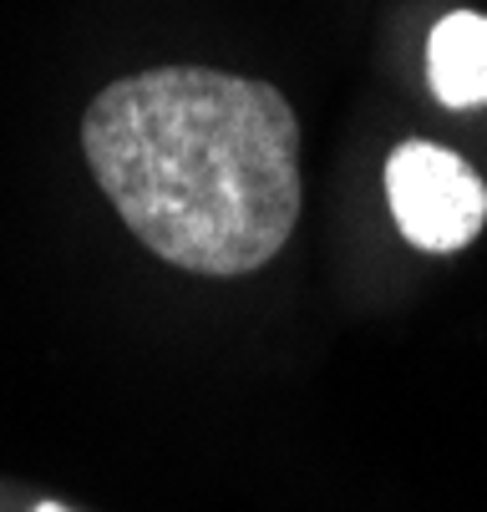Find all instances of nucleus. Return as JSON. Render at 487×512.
<instances>
[{"label": "nucleus", "mask_w": 487, "mask_h": 512, "mask_svg": "<svg viewBox=\"0 0 487 512\" xmlns=\"http://www.w3.org/2000/svg\"><path fill=\"white\" fill-rule=\"evenodd\" d=\"M82 153L122 224L188 274H254L295 234L300 122L269 82L137 71L92 97Z\"/></svg>", "instance_id": "nucleus-1"}, {"label": "nucleus", "mask_w": 487, "mask_h": 512, "mask_svg": "<svg viewBox=\"0 0 487 512\" xmlns=\"http://www.w3.org/2000/svg\"><path fill=\"white\" fill-rule=\"evenodd\" d=\"M386 203L406 244L427 254H457L487 224V183L437 142H401L386 158Z\"/></svg>", "instance_id": "nucleus-2"}, {"label": "nucleus", "mask_w": 487, "mask_h": 512, "mask_svg": "<svg viewBox=\"0 0 487 512\" xmlns=\"http://www.w3.org/2000/svg\"><path fill=\"white\" fill-rule=\"evenodd\" d=\"M427 82L447 107H482L487 102V16L452 11L432 26L427 41Z\"/></svg>", "instance_id": "nucleus-3"}, {"label": "nucleus", "mask_w": 487, "mask_h": 512, "mask_svg": "<svg viewBox=\"0 0 487 512\" xmlns=\"http://www.w3.org/2000/svg\"><path fill=\"white\" fill-rule=\"evenodd\" d=\"M31 512H66L61 502H41V507H31Z\"/></svg>", "instance_id": "nucleus-4"}]
</instances>
